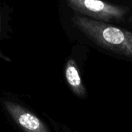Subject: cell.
Listing matches in <instances>:
<instances>
[{
  "label": "cell",
  "instance_id": "5",
  "mask_svg": "<svg viewBox=\"0 0 132 132\" xmlns=\"http://www.w3.org/2000/svg\"><path fill=\"white\" fill-rule=\"evenodd\" d=\"M0 32H1V16H0Z\"/></svg>",
  "mask_w": 132,
  "mask_h": 132
},
{
  "label": "cell",
  "instance_id": "4",
  "mask_svg": "<svg viewBox=\"0 0 132 132\" xmlns=\"http://www.w3.org/2000/svg\"><path fill=\"white\" fill-rule=\"evenodd\" d=\"M65 79L67 81L72 91L80 98H84L86 96L85 86L80 77L79 71L76 61L73 58L68 60L64 70Z\"/></svg>",
  "mask_w": 132,
  "mask_h": 132
},
{
  "label": "cell",
  "instance_id": "2",
  "mask_svg": "<svg viewBox=\"0 0 132 132\" xmlns=\"http://www.w3.org/2000/svg\"><path fill=\"white\" fill-rule=\"evenodd\" d=\"M68 6L77 14L103 23L121 22L130 9L103 0H66Z\"/></svg>",
  "mask_w": 132,
  "mask_h": 132
},
{
  "label": "cell",
  "instance_id": "1",
  "mask_svg": "<svg viewBox=\"0 0 132 132\" xmlns=\"http://www.w3.org/2000/svg\"><path fill=\"white\" fill-rule=\"evenodd\" d=\"M74 25L98 45L113 52L132 57V34L115 27L76 13Z\"/></svg>",
  "mask_w": 132,
  "mask_h": 132
},
{
  "label": "cell",
  "instance_id": "3",
  "mask_svg": "<svg viewBox=\"0 0 132 132\" xmlns=\"http://www.w3.org/2000/svg\"><path fill=\"white\" fill-rule=\"evenodd\" d=\"M3 106L13 120L25 132H51L40 119L20 104L4 100Z\"/></svg>",
  "mask_w": 132,
  "mask_h": 132
}]
</instances>
